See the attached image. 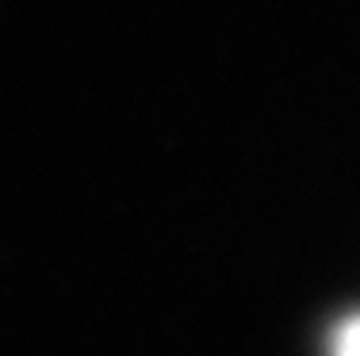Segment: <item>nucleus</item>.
Wrapping results in <instances>:
<instances>
[{"label": "nucleus", "mask_w": 360, "mask_h": 356, "mask_svg": "<svg viewBox=\"0 0 360 356\" xmlns=\"http://www.w3.org/2000/svg\"><path fill=\"white\" fill-rule=\"evenodd\" d=\"M333 356H360V318L345 322L338 329V341H333Z\"/></svg>", "instance_id": "obj_1"}]
</instances>
